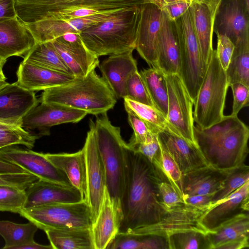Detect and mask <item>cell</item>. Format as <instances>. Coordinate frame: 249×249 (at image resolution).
Listing matches in <instances>:
<instances>
[{
    "mask_svg": "<svg viewBox=\"0 0 249 249\" xmlns=\"http://www.w3.org/2000/svg\"><path fill=\"white\" fill-rule=\"evenodd\" d=\"M128 172L120 200L122 218L119 232L134 231L159 222L167 213L158 185L165 178L159 170L140 153L127 150Z\"/></svg>",
    "mask_w": 249,
    "mask_h": 249,
    "instance_id": "cell-1",
    "label": "cell"
},
{
    "mask_svg": "<svg viewBox=\"0 0 249 249\" xmlns=\"http://www.w3.org/2000/svg\"><path fill=\"white\" fill-rule=\"evenodd\" d=\"M194 134L212 167L229 171L244 163L249 152V128L237 115H224L221 121L206 128L196 125Z\"/></svg>",
    "mask_w": 249,
    "mask_h": 249,
    "instance_id": "cell-2",
    "label": "cell"
},
{
    "mask_svg": "<svg viewBox=\"0 0 249 249\" xmlns=\"http://www.w3.org/2000/svg\"><path fill=\"white\" fill-rule=\"evenodd\" d=\"M140 17V5L124 8L81 31L79 35L86 47L98 57L133 51Z\"/></svg>",
    "mask_w": 249,
    "mask_h": 249,
    "instance_id": "cell-3",
    "label": "cell"
},
{
    "mask_svg": "<svg viewBox=\"0 0 249 249\" xmlns=\"http://www.w3.org/2000/svg\"><path fill=\"white\" fill-rule=\"evenodd\" d=\"M41 102L56 104L98 115L112 109L117 99L95 70L82 78L43 90Z\"/></svg>",
    "mask_w": 249,
    "mask_h": 249,
    "instance_id": "cell-4",
    "label": "cell"
},
{
    "mask_svg": "<svg viewBox=\"0 0 249 249\" xmlns=\"http://www.w3.org/2000/svg\"><path fill=\"white\" fill-rule=\"evenodd\" d=\"M96 116L94 129L106 170V188L111 197L120 201L127 180L128 146L121 135L120 127L111 123L107 113Z\"/></svg>",
    "mask_w": 249,
    "mask_h": 249,
    "instance_id": "cell-5",
    "label": "cell"
},
{
    "mask_svg": "<svg viewBox=\"0 0 249 249\" xmlns=\"http://www.w3.org/2000/svg\"><path fill=\"white\" fill-rule=\"evenodd\" d=\"M229 87L226 71L216 50H213L203 80L194 102V122L201 128H208L221 120Z\"/></svg>",
    "mask_w": 249,
    "mask_h": 249,
    "instance_id": "cell-6",
    "label": "cell"
},
{
    "mask_svg": "<svg viewBox=\"0 0 249 249\" xmlns=\"http://www.w3.org/2000/svg\"><path fill=\"white\" fill-rule=\"evenodd\" d=\"M19 214L44 231L90 229L92 225L89 206L84 200L23 208Z\"/></svg>",
    "mask_w": 249,
    "mask_h": 249,
    "instance_id": "cell-7",
    "label": "cell"
},
{
    "mask_svg": "<svg viewBox=\"0 0 249 249\" xmlns=\"http://www.w3.org/2000/svg\"><path fill=\"white\" fill-rule=\"evenodd\" d=\"M180 46L178 74L194 102L207 69L193 27L189 9L175 20Z\"/></svg>",
    "mask_w": 249,
    "mask_h": 249,
    "instance_id": "cell-8",
    "label": "cell"
},
{
    "mask_svg": "<svg viewBox=\"0 0 249 249\" xmlns=\"http://www.w3.org/2000/svg\"><path fill=\"white\" fill-rule=\"evenodd\" d=\"M158 0H15L18 18L23 23L46 19L67 9L87 8L99 11L126 8Z\"/></svg>",
    "mask_w": 249,
    "mask_h": 249,
    "instance_id": "cell-9",
    "label": "cell"
},
{
    "mask_svg": "<svg viewBox=\"0 0 249 249\" xmlns=\"http://www.w3.org/2000/svg\"><path fill=\"white\" fill-rule=\"evenodd\" d=\"M166 79L168 127L184 139L196 144L194 134V101L178 73L166 74Z\"/></svg>",
    "mask_w": 249,
    "mask_h": 249,
    "instance_id": "cell-10",
    "label": "cell"
},
{
    "mask_svg": "<svg viewBox=\"0 0 249 249\" xmlns=\"http://www.w3.org/2000/svg\"><path fill=\"white\" fill-rule=\"evenodd\" d=\"M86 163L87 203L91 213L92 224L95 221L103 203L106 188L105 166L99 151L94 123L90 121L84 147Z\"/></svg>",
    "mask_w": 249,
    "mask_h": 249,
    "instance_id": "cell-11",
    "label": "cell"
},
{
    "mask_svg": "<svg viewBox=\"0 0 249 249\" xmlns=\"http://www.w3.org/2000/svg\"><path fill=\"white\" fill-rule=\"evenodd\" d=\"M207 210L183 203L167 210L166 215L157 223L138 229L131 232L142 235L161 236L167 239L176 233L196 231L207 233L200 222L203 214Z\"/></svg>",
    "mask_w": 249,
    "mask_h": 249,
    "instance_id": "cell-12",
    "label": "cell"
},
{
    "mask_svg": "<svg viewBox=\"0 0 249 249\" xmlns=\"http://www.w3.org/2000/svg\"><path fill=\"white\" fill-rule=\"evenodd\" d=\"M0 160L16 165L39 179L72 186L65 174L42 153L13 145L0 149Z\"/></svg>",
    "mask_w": 249,
    "mask_h": 249,
    "instance_id": "cell-13",
    "label": "cell"
},
{
    "mask_svg": "<svg viewBox=\"0 0 249 249\" xmlns=\"http://www.w3.org/2000/svg\"><path fill=\"white\" fill-rule=\"evenodd\" d=\"M213 32L227 36L234 45L249 38V5L243 0H221L215 15Z\"/></svg>",
    "mask_w": 249,
    "mask_h": 249,
    "instance_id": "cell-14",
    "label": "cell"
},
{
    "mask_svg": "<svg viewBox=\"0 0 249 249\" xmlns=\"http://www.w3.org/2000/svg\"><path fill=\"white\" fill-rule=\"evenodd\" d=\"M87 114L84 111L65 106L41 102L24 116L21 127L28 131L37 129L41 137L49 135V128L52 126L77 123Z\"/></svg>",
    "mask_w": 249,
    "mask_h": 249,
    "instance_id": "cell-15",
    "label": "cell"
},
{
    "mask_svg": "<svg viewBox=\"0 0 249 249\" xmlns=\"http://www.w3.org/2000/svg\"><path fill=\"white\" fill-rule=\"evenodd\" d=\"M50 41L76 78L85 77L99 65L98 57L86 47L78 33H67Z\"/></svg>",
    "mask_w": 249,
    "mask_h": 249,
    "instance_id": "cell-16",
    "label": "cell"
},
{
    "mask_svg": "<svg viewBox=\"0 0 249 249\" xmlns=\"http://www.w3.org/2000/svg\"><path fill=\"white\" fill-rule=\"evenodd\" d=\"M136 40V50L150 68H158V40L162 10L157 4H142Z\"/></svg>",
    "mask_w": 249,
    "mask_h": 249,
    "instance_id": "cell-17",
    "label": "cell"
},
{
    "mask_svg": "<svg viewBox=\"0 0 249 249\" xmlns=\"http://www.w3.org/2000/svg\"><path fill=\"white\" fill-rule=\"evenodd\" d=\"M124 8L110 10L106 12L70 20L45 19L24 24L32 33L36 43L52 41L67 33H78L104 21Z\"/></svg>",
    "mask_w": 249,
    "mask_h": 249,
    "instance_id": "cell-18",
    "label": "cell"
},
{
    "mask_svg": "<svg viewBox=\"0 0 249 249\" xmlns=\"http://www.w3.org/2000/svg\"><path fill=\"white\" fill-rule=\"evenodd\" d=\"M38 103L34 91L8 83L0 89V122L21 127L22 118Z\"/></svg>",
    "mask_w": 249,
    "mask_h": 249,
    "instance_id": "cell-19",
    "label": "cell"
},
{
    "mask_svg": "<svg viewBox=\"0 0 249 249\" xmlns=\"http://www.w3.org/2000/svg\"><path fill=\"white\" fill-rule=\"evenodd\" d=\"M158 137L182 174L210 165L196 144L178 136L168 127L160 131Z\"/></svg>",
    "mask_w": 249,
    "mask_h": 249,
    "instance_id": "cell-20",
    "label": "cell"
},
{
    "mask_svg": "<svg viewBox=\"0 0 249 249\" xmlns=\"http://www.w3.org/2000/svg\"><path fill=\"white\" fill-rule=\"evenodd\" d=\"M221 0H193L189 7L193 27L205 65L210 61L213 48L215 15Z\"/></svg>",
    "mask_w": 249,
    "mask_h": 249,
    "instance_id": "cell-21",
    "label": "cell"
},
{
    "mask_svg": "<svg viewBox=\"0 0 249 249\" xmlns=\"http://www.w3.org/2000/svg\"><path fill=\"white\" fill-rule=\"evenodd\" d=\"M24 208L60 203L83 201L81 193L73 186L38 179L25 189Z\"/></svg>",
    "mask_w": 249,
    "mask_h": 249,
    "instance_id": "cell-22",
    "label": "cell"
},
{
    "mask_svg": "<svg viewBox=\"0 0 249 249\" xmlns=\"http://www.w3.org/2000/svg\"><path fill=\"white\" fill-rule=\"evenodd\" d=\"M122 218L120 201L111 197L106 188L100 211L91 228L95 249H107L119 231Z\"/></svg>",
    "mask_w": 249,
    "mask_h": 249,
    "instance_id": "cell-23",
    "label": "cell"
},
{
    "mask_svg": "<svg viewBox=\"0 0 249 249\" xmlns=\"http://www.w3.org/2000/svg\"><path fill=\"white\" fill-rule=\"evenodd\" d=\"M133 51L110 55L99 65L102 77L116 99L126 97V83L128 78L138 71Z\"/></svg>",
    "mask_w": 249,
    "mask_h": 249,
    "instance_id": "cell-24",
    "label": "cell"
},
{
    "mask_svg": "<svg viewBox=\"0 0 249 249\" xmlns=\"http://www.w3.org/2000/svg\"><path fill=\"white\" fill-rule=\"evenodd\" d=\"M249 181L207 210L201 217V224L209 231L238 213H249Z\"/></svg>",
    "mask_w": 249,
    "mask_h": 249,
    "instance_id": "cell-25",
    "label": "cell"
},
{
    "mask_svg": "<svg viewBox=\"0 0 249 249\" xmlns=\"http://www.w3.org/2000/svg\"><path fill=\"white\" fill-rule=\"evenodd\" d=\"M158 54V69L165 74L178 73L180 46L177 26L175 21L170 19L162 11Z\"/></svg>",
    "mask_w": 249,
    "mask_h": 249,
    "instance_id": "cell-26",
    "label": "cell"
},
{
    "mask_svg": "<svg viewBox=\"0 0 249 249\" xmlns=\"http://www.w3.org/2000/svg\"><path fill=\"white\" fill-rule=\"evenodd\" d=\"M36 43L25 25L18 18L0 20V58L25 55Z\"/></svg>",
    "mask_w": 249,
    "mask_h": 249,
    "instance_id": "cell-27",
    "label": "cell"
},
{
    "mask_svg": "<svg viewBox=\"0 0 249 249\" xmlns=\"http://www.w3.org/2000/svg\"><path fill=\"white\" fill-rule=\"evenodd\" d=\"M17 83L31 91L62 86L75 79L73 75L22 61L17 71Z\"/></svg>",
    "mask_w": 249,
    "mask_h": 249,
    "instance_id": "cell-28",
    "label": "cell"
},
{
    "mask_svg": "<svg viewBox=\"0 0 249 249\" xmlns=\"http://www.w3.org/2000/svg\"><path fill=\"white\" fill-rule=\"evenodd\" d=\"M229 171H221L209 165L183 174L184 196L195 195L213 196L221 187Z\"/></svg>",
    "mask_w": 249,
    "mask_h": 249,
    "instance_id": "cell-29",
    "label": "cell"
},
{
    "mask_svg": "<svg viewBox=\"0 0 249 249\" xmlns=\"http://www.w3.org/2000/svg\"><path fill=\"white\" fill-rule=\"evenodd\" d=\"M45 156L65 174L72 186L81 193L84 200L87 202L86 163L84 148L73 153H47Z\"/></svg>",
    "mask_w": 249,
    "mask_h": 249,
    "instance_id": "cell-30",
    "label": "cell"
},
{
    "mask_svg": "<svg viewBox=\"0 0 249 249\" xmlns=\"http://www.w3.org/2000/svg\"><path fill=\"white\" fill-rule=\"evenodd\" d=\"M249 213L237 214L206 233L209 249H216L231 240L249 237Z\"/></svg>",
    "mask_w": 249,
    "mask_h": 249,
    "instance_id": "cell-31",
    "label": "cell"
},
{
    "mask_svg": "<svg viewBox=\"0 0 249 249\" xmlns=\"http://www.w3.org/2000/svg\"><path fill=\"white\" fill-rule=\"evenodd\" d=\"M44 231L53 249H95L91 229Z\"/></svg>",
    "mask_w": 249,
    "mask_h": 249,
    "instance_id": "cell-32",
    "label": "cell"
},
{
    "mask_svg": "<svg viewBox=\"0 0 249 249\" xmlns=\"http://www.w3.org/2000/svg\"><path fill=\"white\" fill-rule=\"evenodd\" d=\"M22 61L73 75L51 41L36 43L24 55Z\"/></svg>",
    "mask_w": 249,
    "mask_h": 249,
    "instance_id": "cell-33",
    "label": "cell"
},
{
    "mask_svg": "<svg viewBox=\"0 0 249 249\" xmlns=\"http://www.w3.org/2000/svg\"><path fill=\"white\" fill-rule=\"evenodd\" d=\"M147 88L154 106L166 117L168 89L166 74L158 68L143 69L140 72Z\"/></svg>",
    "mask_w": 249,
    "mask_h": 249,
    "instance_id": "cell-34",
    "label": "cell"
},
{
    "mask_svg": "<svg viewBox=\"0 0 249 249\" xmlns=\"http://www.w3.org/2000/svg\"><path fill=\"white\" fill-rule=\"evenodd\" d=\"M226 72L229 86L241 83L249 87V38L241 40L234 45Z\"/></svg>",
    "mask_w": 249,
    "mask_h": 249,
    "instance_id": "cell-35",
    "label": "cell"
},
{
    "mask_svg": "<svg viewBox=\"0 0 249 249\" xmlns=\"http://www.w3.org/2000/svg\"><path fill=\"white\" fill-rule=\"evenodd\" d=\"M166 249L167 239L151 235H142L132 232H118L107 249Z\"/></svg>",
    "mask_w": 249,
    "mask_h": 249,
    "instance_id": "cell-36",
    "label": "cell"
},
{
    "mask_svg": "<svg viewBox=\"0 0 249 249\" xmlns=\"http://www.w3.org/2000/svg\"><path fill=\"white\" fill-rule=\"evenodd\" d=\"M38 229L33 222L18 224L7 220L0 221V235L5 241L3 249H15L19 245L34 241Z\"/></svg>",
    "mask_w": 249,
    "mask_h": 249,
    "instance_id": "cell-37",
    "label": "cell"
},
{
    "mask_svg": "<svg viewBox=\"0 0 249 249\" xmlns=\"http://www.w3.org/2000/svg\"><path fill=\"white\" fill-rule=\"evenodd\" d=\"M159 142L160 149L152 163L159 170L167 181L173 186L183 200V174L176 161L163 147L159 140Z\"/></svg>",
    "mask_w": 249,
    "mask_h": 249,
    "instance_id": "cell-38",
    "label": "cell"
},
{
    "mask_svg": "<svg viewBox=\"0 0 249 249\" xmlns=\"http://www.w3.org/2000/svg\"><path fill=\"white\" fill-rule=\"evenodd\" d=\"M124 99V106L128 107L142 119L153 132L158 133L168 127L165 117L154 107L140 103L127 98Z\"/></svg>",
    "mask_w": 249,
    "mask_h": 249,
    "instance_id": "cell-39",
    "label": "cell"
},
{
    "mask_svg": "<svg viewBox=\"0 0 249 249\" xmlns=\"http://www.w3.org/2000/svg\"><path fill=\"white\" fill-rule=\"evenodd\" d=\"M248 181L249 167L244 163L229 171L220 189L212 196V206L222 201Z\"/></svg>",
    "mask_w": 249,
    "mask_h": 249,
    "instance_id": "cell-40",
    "label": "cell"
},
{
    "mask_svg": "<svg viewBox=\"0 0 249 249\" xmlns=\"http://www.w3.org/2000/svg\"><path fill=\"white\" fill-rule=\"evenodd\" d=\"M170 249H209L206 233L196 231L180 232L167 238Z\"/></svg>",
    "mask_w": 249,
    "mask_h": 249,
    "instance_id": "cell-41",
    "label": "cell"
},
{
    "mask_svg": "<svg viewBox=\"0 0 249 249\" xmlns=\"http://www.w3.org/2000/svg\"><path fill=\"white\" fill-rule=\"evenodd\" d=\"M25 190L6 184H0V211L19 213L26 201Z\"/></svg>",
    "mask_w": 249,
    "mask_h": 249,
    "instance_id": "cell-42",
    "label": "cell"
},
{
    "mask_svg": "<svg viewBox=\"0 0 249 249\" xmlns=\"http://www.w3.org/2000/svg\"><path fill=\"white\" fill-rule=\"evenodd\" d=\"M36 134L24 129L22 127L0 129V149L17 144L23 145L32 149L36 139Z\"/></svg>",
    "mask_w": 249,
    "mask_h": 249,
    "instance_id": "cell-43",
    "label": "cell"
},
{
    "mask_svg": "<svg viewBox=\"0 0 249 249\" xmlns=\"http://www.w3.org/2000/svg\"><path fill=\"white\" fill-rule=\"evenodd\" d=\"M125 91V98L154 107L144 82L138 71L132 74L127 79Z\"/></svg>",
    "mask_w": 249,
    "mask_h": 249,
    "instance_id": "cell-44",
    "label": "cell"
},
{
    "mask_svg": "<svg viewBox=\"0 0 249 249\" xmlns=\"http://www.w3.org/2000/svg\"><path fill=\"white\" fill-rule=\"evenodd\" d=\"M124 108L127 113L129 124L134 132L128 145L133 146L145 142L153 132L147 124L132 110L126 106Z\"/></svg>",
    "mask_w": 249,
    "mask_h": 249,
    "instance_id": "cell-45",
    "label": "cell"
},
{
    "mask_svg": "<svg viewBox=\"0 0 249 249\" xmlns=\"http://www.w3.org/2000/svg\"><path fill=\"white\" fill-rule=\"evenodd\" d=\"M158 188L163 205L167 210L184 203L173 186L165 178L160 182Z\"/></svg>",
    "mask_w": 249,
    "mask_h": 249,
    "instance_id": "cell-46",
    "label": "cell"
},
{
    "mask_svg": "<svg viewBox=\"0 0 249 249\" xmlns=\"http://www.w3.org/2000/svg\"><path fill=\"white\" fill-rule=\"evenodd\" d=\"M233 95L231 115H237L241 109L249 106V87L241 83L231 84Z\"/></svg>",
    "mask_w": 249,
    "mask_h": 249,
    "instance_id": "cell-47",
    "label": "cell"
},
{
    "mask_svg": "<svg viewBox=\"0 0 249 249\" xmlns=\"http://www.w3.org/2000/svg\"><path fill=\"white\" fill-rule=\"evenodd\" d=\"M38 179L29 173L0 174V184L13 185L25 190Z\"/></svg>",
    "mask_w": 249,
    "mask_h": 249,
    "instance_id": "cell-48",
    "label": "cell"
},
{
    "mask_svg": "<svg viewBox=\"0 0 249 249\" xmlns=\"http://www.w3.org/2000/svg\"><path fill=\"white\" fill-rule=\"evenodd\" d=\"M217 56L222 67L226 71L230 62L234 45L226 36L217 35Z\"/></svg>",
    "mask_w": 249,
    "mask_h": 249,
    "instance_id": "cell-49",
    "label": "cell"
},
{
    "mask_svg": "<svg viewBox=\"0 0 249 249\" xmlns=\"http://www.w3.org/2000/svg\"><path fill=\"white\" fill-rule=\"evenodd\" d=\"M129 147L131 149L140 153L152 163L160 149L158 133L153 132L145 142L133 146H129Z\"/></svg>",
    "mask_w": 249,
    "mask_h": 249,
    "instance_id": "cell-50",
    "label": "cell"
},
{
    "mask_svg": "<svg viewBox=\"0 0 249 249\" xmlns=\"http://www.w3.org/2000/svg\"><path fill=\"white\" fill-rule=\"evenodd\" d=\"M191 1H178L162 5L160 7L162 11L171 20L175 21L189 8Z\"/></svg>",
    "mask_w": 249,
    "mask_h": 249,
    "instance_id": "cell-51",
    "label": "cell"
},
{
    "mask_svg": "<svg viewBox=\"0 0 249 249\" xmlns=\"http://www.w3.org/2000/svg\"><path fill=\"white\" fill-rule=\"evenodd\" d=\"M212 196L209 195L185 196L183 201L186 204L207 210L212 206Z\"/></svg>",
    "mask_w": 249,
    "mask_h": 249,
    "instance_id": "cell-52",
    "label": "cell"
},
{
    "mask_svg": "<svg viewBox=\"0 0 249 249\" xmlns=\"http://www.w3.org/2000/svg\"><path fill=\"white\" fill-rule=\"evenodd\" d=\"M16 18L15 0H0V20Z\"/></svg>",
    "mask_w": 249,
    "mask_h": 249,
    "instance_id": "cell-53",
    "label": "cell"
},
{
    "mask_svg": "<svg viewBox=\"0 0 249 249\" xmlns=\"http://www.w3.org/2000/svg\"><path fill=\"white\" fill-rule=\"evenodd\" d=\"M249 247V237L237 239L224 243L216 249H242Z\"/></svg>",
    "mask_w": 249,
    "mask_h": 249,
    "instance_id": "cell-54",
    "label": "cell"
},
{
    "mask_svg": "<svg viewBox=\"0 0 249 249\" xmlns=\"http://www.w3.org/2000/svg\"><path fill=\"white\" fill-rule=\"evenodd\" d=\"M28 173L21 167L0 160V174Z\"/></svg>",
    "mask_w": 249,
    "mask_h": 249,
    "instance_id": "cell-55",
    "label": "cell"
},
{
    "mask_svg": "<svg viewBox=\"0 0 249 249\" xmlns=\"http://www.w3.org/2000/svg\"><path fill=\"white\" fill-rule=\"evenodd\" d=\"M15 249H53V248L51 245H44L39 244L34 240L17 246Z\"/></svg>",
    "mask_w": 249,
    "mask_h": 249,
    "instance_id": "cell-56",
    "label": "cell"
},
{
    "mask_svg": "<svg viewBox=\"0 0 249 249\" xmlns=\"http://www.w3.org/2000/svg\"><path fill=\"white\" fill-rule=\"evenodd\" d=\"M18 127V126L15 125L10 124L6 123H4L3 122H0V129H10V128H15Z\"/></svg>",
    "mask_w": 249,
    "mask_h": 249,
    "instance_id": "cell-57",
    "label": "cell"
},
{
    "mask_svg": "<svg viewBox=\"0 0 249 249\" xmlns=\"http://www.w3.org/2000/svg\"><path fill=\"white\" fill-rule=\"evenodd\" d=\"M193 0H159L158 5L160 7L164 4L178 1H191Z\"/></svg>",
    "mask_w": 249,
    "mask_h": 249,
    "instance_id": "cell-58",
    "label": "cell"
},
{
    "mask_svg": "<svg viewBox=\"0 0 249 249\" xmlns=\"http://www.w3.org/2000/svg\"><path fill=\"white\" fill-rule=\"evenodd\" d=\"M0 80H6V77L2 71V69H0Z\"/></svg>",
    "mask_w": 249,
    "mask_h": 249,
    "instance_id": "cell-59",
    "label": "cell"
},
{
    "mask_svg": "<svg viewBox=\"0 0 249 249\" xmlns=\"http://www.w3.org/2000/svg\"><path fill=\"white\" fill-rule=\"evenodd\" d=\"M8 83H7L5 80H0V89L7 85Z\"/></svg>",
    "mask_w": 249,
    "mask_h": 249,
    "instance_id": "cell-60",
    "label": "cell"
},
{
    "mask_svg": "<svg viewBox=\"0 0 249 249\" xmlns=\"http://www.w3.org/2000/svg\"><path fill=\"white\" fill-rule=\"evenodd\" d=\"M5 62V61L3 60L1 58H0V69H2V67L4 65Z\"/></svg>",
    "mask_w": 249,
    "mask_h": 249,
    "instance_id": "cell-61",
    "label": "cell"
}]
</instances>
